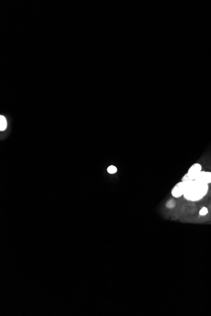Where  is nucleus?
Masks as SVG:
<instances>
[{
  "instance_id": "1",
  "label": "nucleus",
  "mask_w": 211,
  "mask_h": 316,
  "mask_svg": "<svg viewBox=\"0 0 211 316\" xmlns=\"http://www.w3.org/2000/svg\"><path fill=\"white\" fill-rule=\"evenodd\" d=\"M183 185L184 198L190 201H198L202 199L209 190L208 184L196 180L185 181Z\"/></svg>"
},
{
  "instance_id": "7",
  "label": "nucleus",
  "mask_w": 211,
  "mask_h": 316,
  "mask_svg": "<svg viewBox=\"0 0 211 316\" xmlns=\"http://www.w3.org/2000/svg\"><path fill=\"white\" fill-rule=\"evenodd\" d=\"M208 213V209L206 207H203L199 211V215L201 216H205Z\"/></svg>"
},
{
  "instance_id": "6",
  "label": "nucleus",
  "mask_w": 211,
  "mask_h": 316,
  "mask_svg": "<svg viewBox=\"0 0 211 316\" xmlns=\"http://www.w3.org/2000/svg\"><path fill=\"white\" fill-rule=\"evenodd\" d=\"M108 172L111 174H115L117 172V168L114 165H111L108 168Z\"/></svg>"
},
{
  "instance_id": "9",
  "label": "nucleus",
  "mask_w": 211,
  "mask_h": 316,
  "mask_svg": "<svg viewBox=\"0 0 211 316\" xmlns=\"http://www.w3.org/2000/svg\"><path fill=\"white\" fill-rule=\"evenodd\" d=\"M189 178H188V175L187 174H186L185 176L182 177V179H181V181L182 182H185V181H189Z\"/></svg>"
},
{
  "instance_id": "5",
  "label": "nucleus",
  "mask_w": 211,
  "mask_h": 316,
  "mask_svg": "<svg viewBox=\"0 0 211 316\" xmlns=\"http://www.w3.org/2000/svg\"><path fill=\"white\" fill-rule=\"evenodd\" d=\"M7 122L4 116H0V130L1 131H3L6 128Z\"/></svg>"
},
{
  "instance_id": "3",
  "label": "nucleus",
  "mask_w": 211,
  "mask_h": 316,
  "mask_svg": "<svg viewBox=\"0 0 211 316\" xmlns=\"http://www.w3.org/2000/svg\"><path fill=\"white\" fill-rule=\"evenodd\" d=\"M184 194V185L183 182L181 181L180 183L176 184L173 187L171 190V194L175 198H179L183 196Z\"/></svg>"
},
{
  "instance_id": "4",
  "label": "nucleus",
  "mask_w": 211,
  "mask_h": 316,
  "mask_svg": "<svg viewBox=\"0 0 211 316\" xmlns=\"http://www.w3.org/2000/svg\"><path fill=\"white\" fill-rule=\"evenodd\" d=\"M195 180L202 182V183H205L207 184H210L211 183V172H205V171H201V172L198 174V176L196 177Z\"/></svg>"
},
{
  "instance_id": "8",
  "label": "nucleus",
  "mask_w": 211,
  "mask_h": 316,
  "mask_svg": "<svg viewBox=\"0 0 211 316\" xmlns=\"http://www.w3.org/2000/svg\"><path fill=\"white\" fill-rule=\"evenodd\" d=\"M168 203H170L169 205H167V206H168V208H173V207L175 206V202L173 201V200L169 201H168Z\"/></svg>"
},
{
  "instance_id": "2",
  "label": "nucleus",
  "mask_w": 211,
  "mask_h": 316,
  "mask_svg": "<svg viewBox=\"0 0 211 316\" xmlns=\"http://www.w3.org/2000/svg\"><path fill=\"white\" fill-rule=\"evenodd\" d=\"M202 171V165L200 163H195L188 171V177L190 180H195L196 177Z\"/></svg>"
}]
</instances>
